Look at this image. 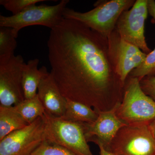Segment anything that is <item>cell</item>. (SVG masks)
I'll list each match as a JSON object with an SVG mask.
<instances>
[{"label": "cell", "instance_id": "6da1fadb", "mask_svg": "<svg viewBox=\"0 0 155 155\" xmlns=\"http://www.w3.org/2000/svg\"><path fill=\"white\" fill-rule=\"evenodd\" d=\"M47 46L51 73L66 99L97 111L122 102L125 85L116 72L107 38L64 18L51 29Z\"/></svg>", "mask_w": 155, "mask_h": 155}, {"label": "cell", "instance_id": "7a4b0ae2", "mask_svg": "<svg viewBox=\"0 0 155 155\" xmlns=\"http://www.w3.org/2000/svg\"><path fill=\"white\" fill-rule=\"evenodd\" d=\"M135 1H98L95 3L94 8L83 13L66 8L63 13V17L66 19H73L81 22L107 38L116 28L120 15L124 11L130 9Z\"/></svg>", "mask_w": 155, "mask_h": 155}, {"label": "cell", "instance_id": "3957f363", "mask_svg": "<svg viewBox=\"0 0 155 155\" xmlns=\"http://www.w3.org/2000/svg\"><path fill=\"white\" fill-rule=\"evenodd\" d=\"M45 140L69 150L75 155H94L84 134L83 123L72 122L45 111Z\"/></svg>", "mask_w": 155, "mask_h": 155}, {"label": "cell", "instance_id": "277c9868", "mask_svg": "<svg viewBox=\"0 0 155 155\" xmlns=\"http://www.w3.org/2000/svg\"><path fill=\"white\" fill-rule=\"evenodd\" d=\"M116 114L127 125L148 124L155 119V101L143 91L137 78L127 77Z\"/></svg>", "mask_w": 155, "mask_h": 155}, {"label": "cell", "instance_id": "5b68a950", "mask_svg": "<svg viewBox=\"0 0 155 155\" xmlns=\"http://www.w3.org/2000/svg\"><path fill=\"white\" fill-rule=\"evenodd\" d=\"M69 2V0H62L57 5L52 6L35 4L16 15H1L0 27L12 28L16 38L22 28L31 25H42L53 29L64 18L63 13Z\"/></svg>", "mask_w": 155, "mask_h": 155}, {"label": "cell", "instance_id": "8992f818", "mask_svg": "<svg viewBox=\"0 0 155 155\" xmlns=\"http://www.w3.org/2000/svg\"><path fill=\"white\" fill-rule=\"evenodd\" d=\"M148 124L122 127L107 150L114 155H155V140Z\"/></svg>", "mask_w": 155, "mask_h": 155}, {"label": "cell", "instance_id": "52a82bcc", "mask_svg": "<svg viewBox=\"0 0 155 155\" xmlns=\"http://www.w3.org/2000/svg\"><path fill=\"white\" fill-rule=\"evenodd\" d=\"M25 64L20 55L0 58V106H14L25 99L22 76Z\"/></svg>", "mask_w": 155, "mask_h": 155}, {"label": "cell", "instance_id": "ba28073f", "mask_svg": "<svg viewBox=\"0 0 155 155\" xmlns=\"http://www.w3.org/2000/svg\"><path fill=\"white\" fill-rule=\"evenodd\" d=\"M148 14L147 0H137L130 9L121 14L116 27L121 38L147 54L152 51L144 35L145 22Z\"/></svg>", "mask_w": 155, "mask_h": 155}, {"label": "cell", "instance_id": "9c48e42d", "mask_svg": "<svg viewBox=\"0 0 155 155\" xmlns=\"http://www.w3.org/2000/svg\"><path fill=\"white\" fill-rule=\"evenodd\" d=\"M45 140L42 116L0 140V155H30Z\"/></svg>", "mask_w": 155, "mask_h": 155}, {"label": "cell", "instance_id": "30bf717a", "mask_svg": "<svg viewBox=\"0 0 155 155\" xmlns=\"http://www.w3.org/2000/svg\"><path fill=\"white\" fill-rule=\"evenodd\" d=\"M107 38L109 52L116 72L125 85L130 72L143 63L147 54L121 38L116 28Z\"/></svg>", "mask_w": 155, "mask_h": 155}, {"label": "cell", "instance_id": "8fae6325", "mask_svg": "<svg viewBox=\"0 0 155 155\" xmlns=\"http://www.w3.org/2000/svg\"><path fill=\"white\" fill-rule=\"evenodd\" d=\"M108 110L98 111L96 120L89 123H83L84 134L87 142L95 139L102 143L107 150L116 134L127 125L119 119L116 112L119 104Z\"/></svg>", "mask_w": 155, "mask_h": 155}, {"label": "cell", "instance_id": "7c38bea8", "mask_svg": "<svg viewBox=\"0 0 155 155\" xmlns=\"http://www.w3.org/2000/svg\"><path fill=\"white\" fill-rule=\"evenodd\" d=\"M37 94L47 113L57 117L64 116L67 99L61 94L51 72L41 79Z\"/></svg>", "mask_w": 155, "mask_h": 155}, {"label": "cell", "instance_id": "4fadbf2b", "mask_svg": "<svg viewBox=\"0 0 155 155\" xmlns=\"http://www.w3.org/2000/svg\"><path fill=\"white\" fill-rule=\"evenodd\" d=\"M39 60L37 58L28 61L23 69L22 87L25 99L32 98L37 95L38 90L41 79L48 73L46 67L38 69Z\"/></svg>", "mask_w": 155, "mask_h": 155}, {"label": "cell", "instance_id": "5bb4252c", "mask_svg": "<svg viewBox=\"0 0 155 155\" xmlns=\"http://www.w3.org/2000/svg\"><path fill=\"white\" fill-rule=\"evenodd\" d=\"M28 125L14 106H0V140L12 132Z\"/></svg>", "mask_w": 155, "mask_h": 155}, {"label": "cell", "instance_id": "9a60e30c", "mask_svg": "<svg viewBox=\"0 0 155 155\" xmlns=\"http://www.w3.org/2000/svg\"><path fill=\"white\" fill-rule=\"evenodd\" d=\"M98 116V112L78 102L67 99L66 110L62 118L79 123H89L94 122Z\"/></svg>", "mask_w": 155, "mask_h": 155}, {"label": "cell", "instance_id": "2e32d148", "mask_svg": "<svg viewBox=\"0 0 155 155\" xmlns=\"http://www.w3.org/2000/svg\"><path fill=\"white\" fill-rule=\"evenodd\" d=\"M14 107L28 124L34 122L39 117H42L45 111L38 94L32 98L24 99Z\"/></svg>", "mask_w": 155, "mask_h": 155}, {"label": "cell", "instance_id": "e0dca14e", "mask_svg": "<svg viewBox=\"0 0 155 155\" xmlns=\"http://www.w3.org/2000/svg\"><path fill=\"white\" fill-rule=\"evenodd\" d=\"M17 38L12 28L0 27V58L14 54Z\"/></svg>", "mask_w": 155, "mask_h": 155}, {"label": "cell", "instance_id": "ac0fdd59", "mask_svg": "<svg viewBox=\"0 0 155 155\" xmlns=\"http://www.w3.org/2000/svg\"><path fill=\"white\" fill-rule=\"evenodd\" d=\"M129 76L137 78L139 81L144 77L155 76V48L147 54L142 64L130 72Z\"/></svg>", "mask_w": 155, "mask_h": 155}, {"label": "cell", "instance_id": "d6986e66", "mask_svg": "<svg viewBox=\"0 0 155 155\" xmlns=\"http://www.w3.org/2000/svg\"><path fill=\"white\" fill-rule=\"evenodd\" d=\"M45 0H1L0 5L6 10L12 12L13 15H16L24 9L32 5H35Z\"/></svg>", "mask_w": 155, "mask_h": 155}, {"label": "cell", "instance_id": "ffe728a7", "mask_svg": "<svg viewBox=\"0 0 155 155\" xmlns=\"http://www.w3.org/2000/svg\"><path fill=\"white\" fill-rule=\"evenodd\" d=\"M30 155H75L65 148L45 140Z\"/></svg>", "mask_w": 155, "mask_h": 155}, {"label": "cell", "instance_id": "44dd1931", "mask_svg": "<svg viewBox=\"0 0 155 155\" xmlns=\"http://www.w3.org/2000/svg\"><path fill=\"white\" fill-rule=\"evenodd\" d=\"M140 84L143 91L155 101V76L143 78Z\"/></svg>", "mask_w": 155, "mask_h": 155}, {"label": "cell", "instance_id": "7402d4cb", "mask_svg": "<svg viewBox=\"0 0 155 155\" xmlns=\"http://www.w3.org/2000/svg\"><path fill=\"white\" fill-rule=\"evenodd\" d=\"M90 141L94 143L98 146L100 149V155H114L110 151L106 149L105 147L103 145L102 143L98 140L94 139L91 140Z\"/></svg>", "mask_w": 155, "mask_h": 155}, {"label": "cell", "instance_id": "603a6c76", "mask_svg": "<svg viewBox=\"0 0 155 155\" xmlns=\"http://www.w3.org/2000/svg\"><path fill=\"white\" fill-rule=\"evenodd\" d=\"M147 8L149 14L155 21V1L147 0Z\"/></svg>", "mask_w": 155, "mask_h": 155}, {"label": "cell", "instance_id": "cb8c5ba5", "mask_svg": "<svg viewBox=\"0 0 155 155\" xmlns=\"http://www.w3.org/2000/svg\"><path fill=\"white\" fill-rule=\"evenodd\" d=\"M148 125L150 131L155 140V119L150 122Z\"/></svg>", "mask_w": 155, "mask_h": 155}]
</instances>
